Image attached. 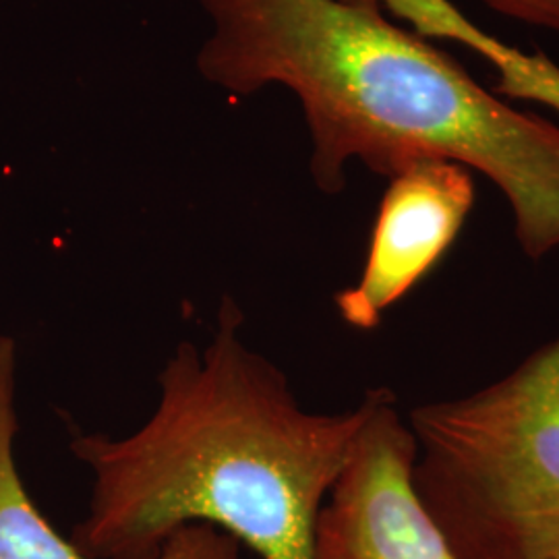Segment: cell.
<instances>
[{
	"instance_id": "4",
	"label": "cell",
	"mask_w": 559,
	"mask_h": 559,
	"mask_svg": "<svg viewBox=\"0 0 559 559\" xmlns=\"http://www.w3.org/2000/svg\"><path fill=\"white\" fill-rule=\"evenodd\" d=\"M353 454L321 508L316 559H459L423 506L417 440L396 396L369 390Z\"/></svg>"
},
{
	"instance_id": "5",
	"label": "cell",
	"mask_w": 559,
	"mask_h": 559,
	"mask_svg": "<svg viewBox=\"0 0 559 559\" xmlns=\"http://www.w3.org/2000/svg\"><path fill=\"white\" fill-rule=\"evenodd\" d=\"M475 203L466 166L420 160L390 177L359 282L336 295L340 318L373 330L445 255Z\"/></svg>"
},
{
	"instance_id": "8",
	"label": "cell",
	"mask_w": 559,
	"mask_h": 559,
	"mask_svg": "<svg viewBox=\"0 0 559 559\" xmlns=\"http://www.w3.org/2000/svg\"><path fill=\"white\" fill-rule=\"evenodd\" d=\"M503 17L559 34V0H483Z\"/></svg>"
},
{
	"instance_id": "6",
	"label": "cell",
	"mask_w": 559,
	"mask_h": 559,
	"mask_svg": "<svg viewBox=\"0 0 559 559\" xmlns=\"http://www.w3.org/2000/svg\"><path fill=\"white\" fill-rule=\"evenodd\" d=\"M17 350L0 344V559H94L60 535L32 500L15 460ZM158 559H239V540L210 524L177 531Z\"/></svg>"
},
{
	"instance_id": "2",
	"label": "cell",
	"mask_w": 559,
	"mask_h": 559,
	"mask_svg": "<svg viewBox=\"0 0 559 559\" xmlns=\"http://www.w3.org/2000/svg\"><path fill=\"white\" fill-rule=\"evenodd\" d=\"M222 299L205 346L180 342L154 415L122 440L78 433L90 506L69 539L94 559H158L189 524H210L261 559H316L321 508L369 413H307L286 376L242 338Z\"/></svg>"
},
{
	"instance_id": "3",
	"label": "cell",
	"mask_w": 559,
	"mask_h": 559,
	"mask_svg": "<svg viewBox=\"0 0 559 559\" xmlns=\"http://www.w3.org/2000/svg\"><path fill=\"white\" fill-rule=\"evenodd\" d=\"M408 425L417 493L456 558L559 559V336Z\"/></svg>"
},
{
	"instance_id": "7",
	"label": "cell",
	"mask_w": 559,
	"mask_h": 559,
	"mask_svg": "<svg viewBox=\"0 0 559 559\" xmlns=\"http://www.w3.org/2000/svg\"><path fill=\"white\" fill-rule=\"evenodd\" d=\"M376 4L406 21L420 38L456 41L487 60L498 81L493 92L512 100L539 102L559 115V64L543 52H522L487 34L450 0H348Z\"/></svg>"
},
{
	"instance_id": "1",
	"label": "cell",
	"mask_w": 559,
	"mask_h": 559,
	"mask_svg": "<svg viewBox=\"0 0 559 559\" xmlns=\"http://www.w3.org/2000/svg\"><path fill=\"white\" fill-rule=\"evenodd\" d=\"M198 2L210 20L201 80L237 98L270 85L295 94L320 191H344L350 162L388 179L415 162H456L500 189L531 260L559 249L558 124L512 108L376 4Z\"/></svg>"
}]
</instances>
